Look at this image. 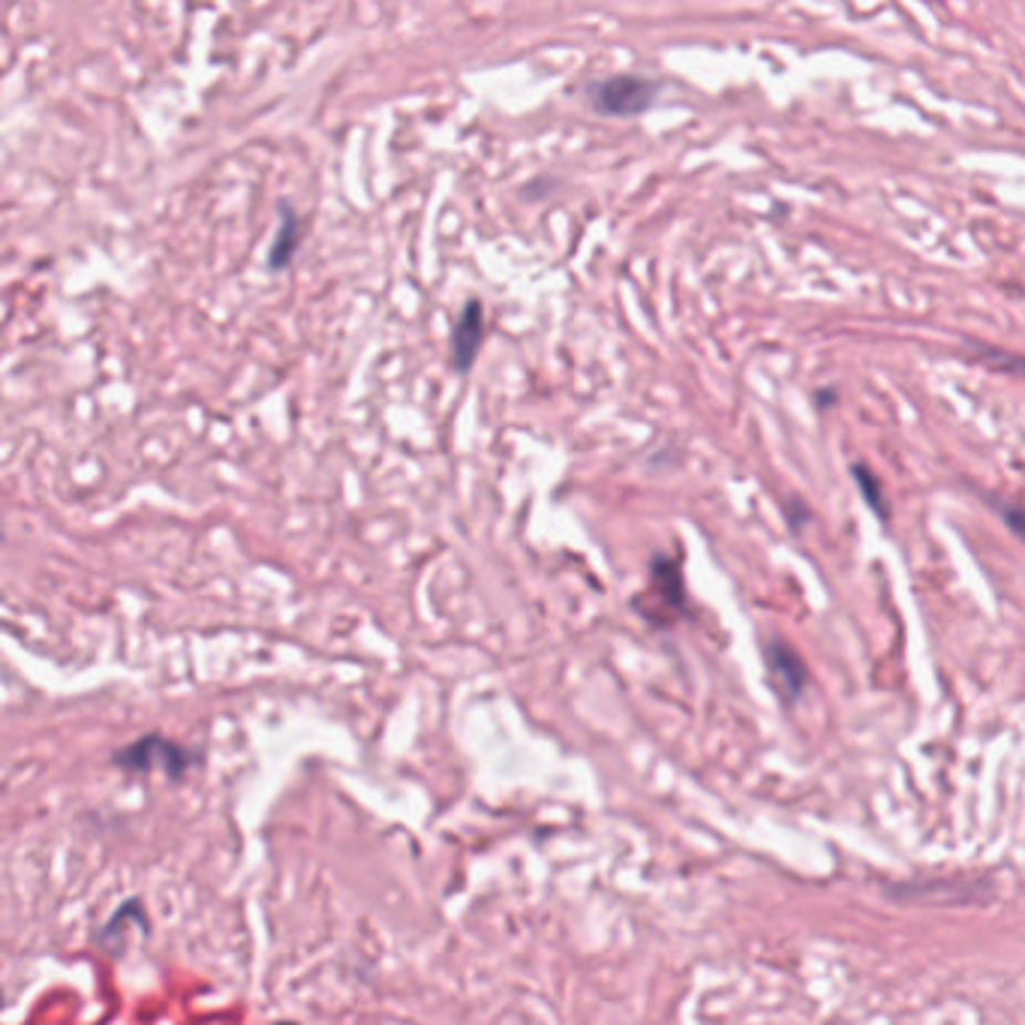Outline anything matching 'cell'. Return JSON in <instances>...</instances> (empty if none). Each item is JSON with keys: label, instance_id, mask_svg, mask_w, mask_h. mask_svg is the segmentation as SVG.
<instances>
[{"label": "cell", "instance_id": "6da1fadb", "mask_svg": "<svg viewBox=\"0 0 1025 1025\" xmlns=\"http://www.w3.org/2000/svg\"><path fill=\"white\" fill-rule=\"evenodd\" d=\"M196 755L190 749L175 743V740L163 738V734H142L139 740H133L127 746H121L112 752V764L127 773H166L169 780H184L187 770L196 764Z\"/></svg>", "mask_w": 1025, "mask_h": 1025}, {"label": "cell", "instance_id": "7a4b0ae2", "mask_svg": "<svg viewBox=\"0 0 1025 1025\" xmlns=\"http://www.w3.org/2000/svg\"><path fill=\"white\" fill-rule=\"evenodd\" d=\"M659 85L644 75H610L605 82L587 87V96L598 115L608 118H635L652 106Z\"/></svg>", "mask_w": 1025, "mask_h": 1025}, {"label": "cell", "instance_id": "3957f363", "mask_svg": "<svg viewBox=\"0 0 1025 1025\" xmlns=\"http://www.w3.org/2000/svg\"><path fill=\"white\" fill-rule=\"evenodd\" d=\"M647 598H650V605H631V608L641 610L644 620L652 623V626H671L673 620H680V617L689 614L680 563H673L668 556H656L652 559Z\"/></svg>", "mask_w": 1025, "mask_h": 1025}, {"label": "cell", "instance_id": "277c9868", "mask_svg": "<svg viewBox=\"0 0 1025 1025\" xmlns=\"http://www.w3.org/2000/svg\"><path fill=\"white\" fill-rule=\"evenodd\" d=\"M481 337H484V311H481V301L470 299L463 304V311L454 322V332H451V364H454L458 374H467L475 364Z\"/></svg>", "mask_w": 1025, "mask_h": 1025}, {"label": "cell", "instance_id": "5b68a950", "mask_svg": "<svg viewBox=\"0 0 1025 1025\" xmlns=\"http://www.w3.org/2000/svg\"><path fill=\"white\" fill-rule=\"evenodd\" d=\"M767 665L773 677L780 680L782 692L788 701H794L797 694L803 692V686H806V665L797 656V650L785 641H773L767 644Z\"/></svg>", "mask_w": 1025, "mask_h": 1025}, {"label": "cell", "instance_id": "8992f818", "mask_svg": "<svg viewBox=\"0 0 1025 1025\" xmlns=\"http://www.w3.org/2000/svg\"><path fill=\"white\" fill-rule=\"evenodd\" d=\"M299 241H301L299 215H295L286 202H280V232H278V238H274L271 253H268V268H271V271H283V268L292 262V257H295Z\"/></svg>", "mask_w": 1025, "mask_h": 1025}, {"label": "cell", "instance_id": "52a82bcc", "mask_svg": "<svg viewBox=\"0 0 1025 1025\" xmlns=\"http://www.w3.org/2000/svg\"><path fill=\"white\" fill-rule=\"evenodd\" d=\"M851 472H855L857 488H860V493H864L866 502H869V509H872L878 517H887V500H885V488H881V481H878L872 472L866 470V467H855Z\"/></svg>", "mask_w": 1025, "mask_h": 1025}, {"label": "cell", "instance_id": "ba28073f", "mask_svg": "<svg viewBox=\"0 0 1025 1025\" xmlns=\"http://www.w3.org/2000/svg\"><path fill=\"white\" fill-rule=\"evenodd\" d=\"M995 509L1002 512L1004 524L1011 526L1019 538H1025V509H1019V505H1007V502H995Z\"/></svg>", "mask_w": 1025, "mask_h": 1025}]
</instances>
